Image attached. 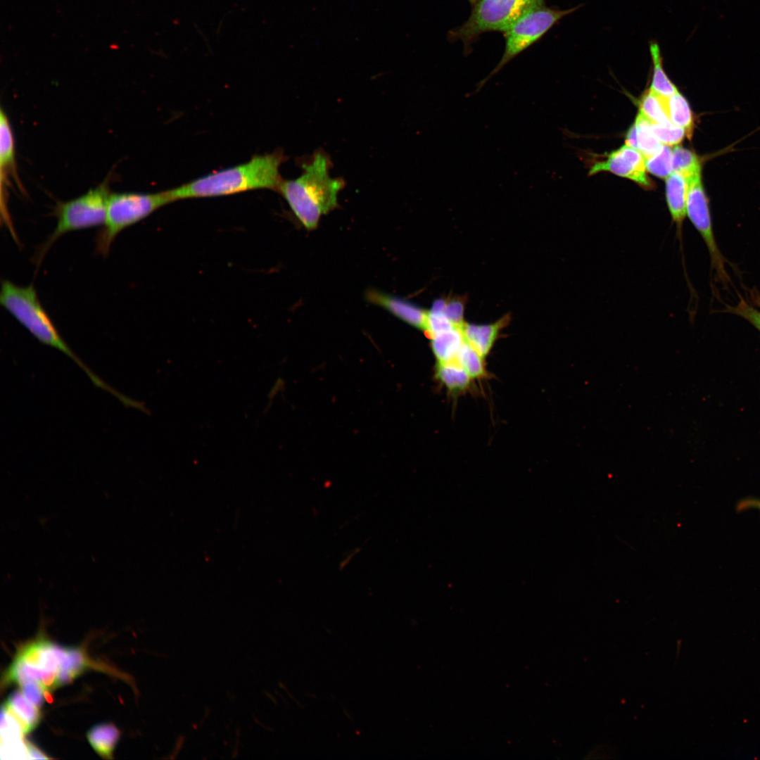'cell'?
Wrapping results in <instances>:
<instances>
[{
    "label": "cell",
    "mask_w": 760,
    "mask_h": 760,
    "mask_svg": "<svg viewBox=\"0 0 760 760\" xmlns=\"http://www.w3.org/2000/svg\"><path fill=\"white\" fill-rule=\"evenodd\" d=\"M668 114L671 122L683 128L687 137L691 139L694 127L692 112L688 101L678 91L668 97Z\"/></svg>",
    "instance_id": "18"
},
{
    "label": "cell",
    "mask_w": 760,
    "mask_h": 760,
    "mask_svg": "<svg viewBox=\"0 0 760 760\" xmlns=\"http://www.w3.org/2000/svg\"><path fill=\"white\" fill-rule=\"evenodd\" d=\"M600 172L628 178L645 190H652L655 186L647 176L645 157L638 150L626 144L608 154L604 160L595 163L589 175Z\"/></svg>",
    "instance_id": "9"
},
{
    "label": "cell",
    "mask_w": 760,
    "mask_h": 760,
    "mask_svg": "<svg viewBox=\"0 0 760 760\" xmlns=\"http://www.w3.org/2000/svg\"><path fill=\"white\" fill-rule=\"evenodd\" d=\"M455 361L474 380L486 376L485 357L466 341L461 347Z\"/></svg>",
    "instance_id": "22"
},
{
    "label": "cell",
    "mask_w": 760,
    "mask_h": 760,
    "mask_svg": "<svg viewBox=\"0 0 760 760\" xmlns=\"http://www.w3.org/2000/svg\"><path fill=\"white\" fill-rule=\"evenodd\" d=\"M8 713L18 722L23 733H28L39 723L38 707L28 701L18 690L13 692L4 704Z\"/></svg>",
    "instance_id": "14"
},
{
    "label": "cell",
    "mask_w": 760,
    "mask_h": 760,
    "mask_svg": "<svg viewBox=\"0 0 760 760\" xmlns=\"http://www.w3.org/2000/svg\"><path fill=\"white\" fill-rule=\"evenodd\" d=\"M437 362L455 361L465 340L462 327L454 328L429 338Z\"/></svg>",
    "instance_id": "16"
},
{
    "label": "cell",
    "mask_w": 760,
    "mask_h": 760,
    "mask_svg": "<svg viewBox=\"0 0 760 760\" xmlns=\"http://www.w3.org/2000/svg\"><path fill=\"white\" fill-rule=\"evenodd\" d=\"M12 178L20 187L15 163V139L7 114L0 111V182L1 198Z\"/></svg>",
    "instance_id": "11"
},
{
    "label": "cell",
    "mask_w": 760,
    "mask_h": 760,
    "mask_svg": "<svg viewBox=\"0 0 760 760\" xmlns=\"http://www.w3.org/2000/svg\"><path fill=\"white\" fill-rule=\"evenodd\" d=\"M545 0H479L467 21L451 30L449 39L461 41L466 50L480 34L507 31L519 18L545 6Z\"/></svg>",
    "instance_id": "5"
},
{
    "label": "cell",
    "mask_w": 760,
    "mask_h": 760,
    "mask_svg": "<svg viewBox=\"0 0 760 760\" xmlns=\"http://www.w3.org/2000/svg\"><path fill=\"white\" fill-rule=\"evenodd\" d=\"M509 321V316L506 315L490 324H476L464 322L462 331L465 341L486 358Z\"/></svg>",
    "instance_id": "12"
},
{
    "label": "cell",
    "mask_w": 760,
    "mask_h": 760,
    "mask_svg": "<svg viewBox=\"0 0 760 760\" xmlns=\"http://www.w3.org/2000/svg\"><path fill=\"white\" fill-rule=\"evenodd\" d=\"M633 125L636 132L637 150L645 158L661 149L664 144L654 135L650 128V121L641 112H638Z\"/></svg>",
    "instance_id": "21"
},
{
    "label": "cell",
    "mask_w": 760,
    "mask_h": 760,
    "mask_svg": "<svg viewBox=\"0 0 760 760\" xmlns=\"http://www.w3.org/2000/svg\"><path fill=\"white\" fill-rule=\"evenodd\" d=\"M760 306V299H759ZM730 311L739 316L742 317L760 331V311L742 300L736 306L731 308Z\"/></svg>",
    "instance_id": "26"
},
{
    "label": "cell",
    "mask_w": 760,
    "mask_h": 760,
    "mask_svg": "<svg viewBox=\"0 0 760 760\" xmlns=\"http://www.w3.org/2000/svg\"><path fill=\"white\" fill-rule=\"evenodd\" d=\"M672 151L673 171L682 174L687 179L701 173V162L694 151L678 145L672 148Z\"/></svg>",
    "instance_id": "23"
},
{
    "label": "cell",
    "mask_w": 760,
    "mask_h": 760,
    "mask_svg": "<svg viewBox=\"0 0 760 760\" xmlns=\"http://www.w3.org/2000/svg\"><path fill=\"white\" fill-rule=\"evenodd\" d=\"M646 170L661 179H666L673 172V151L671 146L663 145L653 156L645 158Z\"/></svg>",
    "instance_id": "24"
},
{
    "label": "cell",
    "mask_w": 760,
    "mask_h": 760,
    "mask_svg": "<svg viewBox=\"0 0 760 760\" xmlns=\"http://www.w3.org/2000/svg\"><path fill=\"white\" fill-rule=\"evenodd\" d=\"M435 376L439 383L452 395L466 392L471 388L474 380L455 360L437 362Z\"/></svg>",
    "instance_id": "15"
},
{
    "label": "cell",
    "mask_w": 760,
    "mask_h": 760,
    "mask_svg": "<svg viewBox=\"0 0 760 760\" xmlns=\"http://www.w3.org/2000/svg\"><path fill=\"white\" fill-rule=\"evenodd\" d=\"M688 188L687 178L673 171L666 179V198L668 208L678 232L682 229L686 217V201Z\"/></svg>",
    "instance_id": "13"
},
{
    "label": "cell",
    "mask_w": 760,
    "mask_h": 760,
    "mask_svg": "<svg viewBox=\"0 0 760 760\" xmlns=\"http://www.w3.org/2000/svg\"><path fill=\"white\" fill-rule=\"evenodd\" d=\"M27 746L28 752L32 756V758H37V759H39V758H40V759L46 758L44 755L43 753H42L39 750L37 749V748H36L32 745L27 744Z\"/></svg>",
    "instance_id": "30"
},
{
    "label": "cell",
    "mask_w": 760,
    "mask_h": 760,
    "mask_svg": "<svg viewBox=\"0 0 760 760\" xmlns=\"http://www.w3.org/2000/svg\"><path fill=\"white\" fill-rule=\"evenodd\" d=\"M110 194L108 184L103 183L79 197L58 203L53 213L57 220L56 226L37 252V263L42 262L50 248L64 234L103 226Z\"/></svg>",
    "instance_id": "4"
},
{
    "label": "cell",
    "mask_w": 760,
    "mask_h": 760,
    "mask_svg": "<svg viewBox=\"0 0 760 760\" xmlns=\"http://www.w3.org/2000/svg\"><path fill=\"white\" fill-rule=\"evenodd\" d=\"M582 5L561 10L545 6L535 8L519 18L505 32V46L501 59L492 71L477 84L474 94L497 75L512 59L541 39L564 17L575 12Z\"/></svg>",
    "instance_id": "7"
},
{
    "label": "cell",
    "mask_w": 760,
    "mask_h": 760,
    "mask_svg": "<svg viewBox=\"0 0 760 760\" xmlns=\"http://www.w3.org/2000/svg\"><path fill=\"white\" fill-rule=\"evenodd\" d=\"M649 48L653 64V74L650 89L661 96L669 97L678 91V89L664 70L663 59L658 43L651 42Z\"/></svg>",
    "instance_id": "19"
},
{
    "label": "cell",
    "mask_w": 760,
    "mask_h": 760,
    "mask_svg": "<svg viewBox=\"0 0 760 760\" xmlns=\"http://www.w3.org/2000/svg\"><path fill=\"white\" fill-rule=\"evenodd\" d=\"M0 303L40 343L56 348L71 358L96 386L119 400L125 398V395L103 381L71 350L43 308L33 284L20 286L8 279L2 280Z\"/></svg>",
    "instance_id": "3"
},
{
    "label": "cell",
    "mask_w": 760,
    "mask_h": 760,
    "mask_svg": "<svg viewBox=\"0 0 760 760\" xmlns=\"http://www.w3.org/2000/svg\"><path fill=\"white\" fill-rule=\"evenodd\" d=\"M625 144L637 149V139L635 125H633L628 130L625 139Z\"/></svg>",
    "instance_id": "29"
},
{
    "label": "cell",
    "mask_w": 760,
    "mask_h": 760,
    "mask_svg": "<svg viewBox=\"0 0 760 760\" xmlns=\"http://www.w3.org/2000/svg\"><path fill=\"white\" fill-rule=\"evenodd\" d=\"M641 112L650 122L664 125H673L668 114V97L650 90L645 92L640 102Z\"/></svg>",
    "instance_id": "20"
},
{
    "label": "cell",
    "mask_w": 760,
    "mask_h": 760,
    "mask_svg": "<svg viewBox=\"0 0 760 760\" xmlns=\"http://www.w3.org/2000/svg\"><path fill=\"white\" fill-rule=\"evenodd\" d=\"M301 175L283 180L278 191L308 230L315 229L320 217L338 207V195L345 186L341 177H331L329 154L319 148L300 163Z\"/></svg>",
    "instance_id": "1"
},
{
    "label": "cell",
    "mask_w": 760,
    "mask_h": 760,
    "mask_svg": "<svg viewBox=\"0 0 760 760\" xmlns=\"http://www.w3.org/2000/svg\"><path fill=\"white\" fill-rule=\"evenodd\" d=\"M737 507L741 510L754 508L760 511V499L748 498L744 500L738 504Z\"/></svg>",
    "instance_id": "28"
},
{
    "label": "cell",
    "mask_w": 760,
    "mask_h": 760,
    "mask_svg": "<svg viewBox=\"0 0 760 760\" xmlns=\"http://www.w3.org/2000/svg\"><path fill=\"white\" fill-rule=\"evenodd\" d=\"M172 202L167 191L152 194L111 193L106 220L96 238L97 253L106 255L122 230Z\"/></svg>",
    "instance_id": "6"
},
{
    "label": "cell",
    "mask_w": 760,
    "mask_h": 760,
    "mask_svg": "<svg viewBox=\"0 0 760 760\" xmlns=\"http://www.w3.org/2000/svg\"><path fill=\"white\" fill-rule=\"evenodd\" d=\"M87 738L99 754L106 758H111L119 739V731L113 724L101 723L90 729Z\"/></svg>",
    "instance_id": "17"
},
{
    "label": "cell",
    "mask_w": 760,
    "mask_h": 760,
    "mask_svg": "<svg viewBox=\"0 0 760 760\" xmlns=\"http://www.w3.org/2000/svg\"><path fill=\"white\" fill-rule=\"evenodd\" d=\"M286 157L281 151L255 156L248 161L208 174L167 190L172 200L215 197L255 189L279 190Z\"/></svg>",
    "instance_id": "2"
},
{
    "label": "cell",
    "mask_w": 760,
    "mask_h": 760,
    "mask_svg": "<svg viewBox=\"0 0 760 760\" xmlns=\"http://www.w3.org/2000/svg\"><path fill=\"white\" fill-rule=\"evenodd\" d=\"M472 5L476 4L479 0H468Z\"/></svg>",
    "instance_id": "31"
},
{
    "label": "cell",
    "mask_w": 760,
    "mask_h": 760,
    "mask_svg": "<svg viewBox=\"0 0 760 760\" xmlns=\"http://www.w3.org/2000/svg\"><path fill=\"white\" fill-rule=\"evenodd\" d=\"M650 128L656 138L664 145L675 146L687 137L685 130L674 125H664L650 122Z\"/></svg>",
    "instance_id": "25"
},
{
    "label": "cell",
    "mask_w": 760,
    "mask_h": 760,
    "mask_svg": "<svg viewBox=\"0 0 760 760\" xmlns=\"http://www.w3.org/2000/svg\"><path fill=\"white\" fill-rule=\"evenodd\" d=\"M20 686L22 688V693L28 701L37 707H39L43 703L44 698V692L45 690L38 683L29 681Z\"/></svg>",
    "instance_id": "27"
},
{
    "label": "cell",
    "mask_w": 760,
    "mask_h": 760,
    "mask_svg": "<svg viewBox=\"0 0 760 760\" xmlns=\"http://www.w3.org/2000/svg\"><path fill=\"white\" fill-rule=\"evenodd\" d=\"M688 182L686 215L707 245L716 274L721 279L726 281L728 277L725 269L724 258L713 233L709 200L703 186L702 173L689 178Z\"/></svg>",
    "instance_id": "8"
},
{
    "label": "cell",
    "mask_w": 760,
    "mask_h": 760,
    "mask_svg": "<svg viewBox=\"0 0 760 760\" xmlns=\"http://www.w3.org/2000/svg\"><path fill=\"white\" fill-rule=\"evenodd\" d=\"M367 298L372 303L381 306L402 321L424 331L427 310L403 298L376 291L368 292Z\"/></svg>",
    "instance_id": "10"
}]
</instances>
